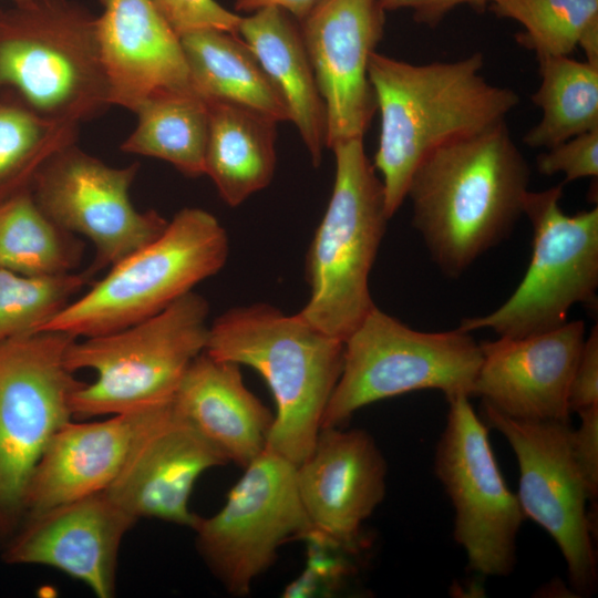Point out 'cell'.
Here are the masks:
<instances>
[{"label":"cell","instance_id":"obj_36","mask_svg":"<svg viewBox=\"0 0 598 598\" xmlns=\"http://www.w3.org/2000/svg\"><path fill=\"white\" fill-rule=\"evenodd\" d=\"M569 410L580 412L598 405V329L586 336L569 389Z\"/></svg>","mask_w":598,"mask_h":598},{"label":"cell","instance_id":"obj_37","mask_svg":"<svg viewBox=\"0 0 598 598\" xmlns=\"http://www.w3.org/2000/svg\"><path fill=\"white\" fill-rule=\"evenodd\" d=\"M492 0H379L382 9L395 11L410 9L416 22L436 27L443 18L458 6L467 4L475 10H484Z\"/></svg>","mask_w":598,"mask_h":598},{"label":"cell","instance_id":"obj_21","mask_svg":"<svg viewBox=\"0 0 598 598\" xmlns=\"http://www.w3.org/2000/svg\"><path fill=\"white\" fill-rule=\"evenodd\" d=\"M100 1L96 33L111 105L134 112L157 93L194 91L181 37L152 0Z\"/></svg>","mask_w":598,"mask_h":598},{"label":"cell","instance_id":"obj_40","mask_svg":"<svg viewBox=\"0 0 598 598\" xmlns=\"http://www.w3.org/2000/svg\"><path fill=\"white\" fill-rule=\"evenodd\" d=\"M14 2V4H21V3H24V2H28L30 0H12Z\"/></svg>","mask_w":598,"mask_h":598},{"label":"cell","instance_id":"obj_17","mask_svg":"<svg viewBox=\"0 0 598 598\" xmlns=\"http://www.w3.org/2000/svg\"><path fill=\"white\" fill-rule=\"evenodd\" d=\"M136 522L103 491L24 519L3 547L2 559L55 568L96 597L111 598L121 543Z\"/></svg>","mask_w":598,"mask_h":598},{"label":"cell","instance_id":"obj_7","mask_svg":"<svg viewBox=\"0 0 598 598\" xmlns=\"http://www.w3.org/2000/svg\"><path fill=\"white\" fill-rule=\"evenodd\" d=\"M229 240L209 212L186 207L153 241L116 265L42 330L74 338L113 332L147 319L226 264Z\"/></svg>","mask_w":598,"mask_h":598},{"label":"cell","instance_id":"obj_30","mask_svg":"<svg viewBox=\"0 0 598 598\" xmlns=\"http://www.w3.org/2000/svg\"><path fill=\"white\" fill-rule=\"evenodd\" d=\"M91 277L87 270L25 276L0 268V343L42 331Z\"/></svg>","mask_w":598,"mask_h":598},{"label":"cell","instance_id":"obj_28","mask_svg":"<svg viewBox=\"0 0 598 598\" xmlns=\"http://www.w3.org/2000/svg\"><path fill=\"white\" fill-rule=\"evenodd\" d=\"M83 243L40 208L31 188L0 200V268L25 276L73 272Z\"/></svg>","mask_w":598,"mask_h":598},{"label":"cell","instance_id":"obj_10","mask_svg":"<svg viewBox=\"0 0 598 598\" xmlns=\"http://www.w3.org/2000/svg\"><path fill=\"white\" fill-rule=\"evenodd\" d=\"M563 188L561 183L528 190L523 214L533 228V252L524 278L501 307L463 319L458 329L526 337L565 324L574 305L592 302L598 287V208L565 214Z\"/></svg>","mask_w":598,"mask_h":598},{"label":"cell","instance_id":"obj_18","mask_svg":"<svg viewBox=\"0 0 598 598\" xmlns=\"http://www.w3.org/2000/svg\"><path fill=\"white\" fill-rule=\"evenodd\" d=\"M386 471L367 431L321 429L312 452L297 465L300 498L313 529L353 554L359 550L361 526L385 496Z\"/></svg>","mask_w":598,"mask_h":598},{"label":"cell","instance_id":"obj_12","mask_svg":"<svg viewBox=\"0 0 598 598\" xmlns=\"http://www.w3.org/2000/svg\"><path fill=\"white\" fill-rule=\"evenodd\" d=\"M215 515L193 527L196 547L226 590L246 596L289 539H303L312 524L302 505L297 465L264 448L245 468Z\"/></svg>","mask_w":598,"mask_h":598},{"label":"cell","instance_id":"obj_8","mask_svg":"<svg viewBox=\"0 0 598 598\" xmlns=\"http://www.w3.org/2000/svg\"><path fill=\"white\" fill-rule=\"evenodd\" d=\"M470 333L414 330L374 307L344 340L342 371L321 429L339 427L368 404L413 391L473 395L482 350Z\"/></svg>","mask_w":598,"mask_h":598},{"label":"cell","instance_id":"obj_2","mask_svg":"<svg viewBox=\"0 0 598 598\" xmlns=\"http://www.w3.org/2000/svg\"><path fill=\"white\" fill-rule=\"evenodd\" d=\"M475 52L450 62L413 64L374 52L369 62L381 128L373 166L382 176L391 218L413 173L434 150L506 121L518 94L488 82Z\"/></svg>","mask_w":598,"mask_h":598},{"label":"cell","instance_id":"obj_26","mask_svg":"<svg viewBox=\"0 0 598 598\" xmlns=\"http://www.w3.org/2000/svg\"><path fill=\"white\" fill-rule=\"evenodd\" d=\"M137 122L121 150L165 161L190 177L204 175L208 107L194 91L157 93L133 112Z\"/></svg>","mask_w":598,"mask_h":598},{"label":"cell","instance_id":"obj_38","mask_svg":"<svg viewBox=\"0 0 598 598\" xmlns=\"http://www.w3.org/2000/svg\"><path fill=\"white\" fill-rule=\"evenodd\" d=\"M316 0H235V12L250 13L266 7H278L300 21Z\"/></svg>","mask_w":598,"mask_h":598},{"label":"cell","instance_id":"obj_27","mask_svg":"<svg viewBox=\"0 0 598 598\" xmlns=\"http://www.w3.org/2000/svg\"><path fill=\"white\" fill-rule=\"evenodd\" d=\"M540 84L532 102L540 121L523 137L532 148H551L598 128V66L568 55L537 58Z\"/></svg>","mask_w":598,"mask_h":598},{"label":"cell","instance_id":"obj_29","mask_svg":"<svg viewBox=\"0 0 598 598\" xmlns=\"http://www.w3.org/2000/svg\"><path fill=\"white\" fill-rule=\"evenodd\" d=\"M79 124L42 116L17 93L0 90V200L27 188L47 161L76 143Z\"/></svg>","mask_w":598,"mask_h":598},{"label":"cell","instance_id":"obj_3","mask_svg":"<svg viewBox=\"0 0 598 598\" xmlns=\"http://www.w3.org/2000/svg\"><path fill=\"white\" fill-rule=\"evenodd\" d=\"M344 342L268 303L231 308L208 329L205 352L246 364L267 382L277 412L265 448L298 465L312 452L340 378Z\"/></svg>","mask_w":598,"mask_h":598},{"label":"cell","instance_id":"obj_24","mask_svg":"<svg viewBox=\"0 0 598 598\" xmlns=\"http://www.w3.org/2000/svg\"><path fill=\"white\" fill-rule=\"evenodd\" d=\"M206 103L204 175L213 181L221 199L236 207L266 188L274 177L278 122L240 105Z\"/></svg>","mask_w":598,"mask_h":598},{"label":"cell","instance_id":"obj_33","mask_svg":"<svg viewBox=\"0 0 598 598\" xmlns=\"http://www.w3.org/2000/svg\"><path fill=\"white\" fill-rule=\"evenodd\" d=\"M539 174L563 173V184L598 175V128L574 136L540 153L536 158Z\"/></svg>","mask_w":598,"mask_h":598},{"label":"cell","instance_id":"obj_13","mask_svg":"<svg viewBox=\"0 0 598 598\" xmlns=\"http://www.w3.org/2000/svg\"><path fill=\"white\" fill-rule=\"evenodd\" d=\"M484 415L511 445L519 467L517 497L523 512L558 546L569 585L590 596L598 580L587 513L592 501L571 452L569 422L509 417L484 404Z\"/></svg>","mask_w":598,"mask_h":598},{"label":"cell","instance_id":"obj_35","mask_svg":"<svg viewBox=\"0 0 598 598\" xmlns=\"http://www.w3.org/2000/svg\"><path fill=\"white\" fill-rule=\"evenodd\" d=\"M578 414L580 425L571 430V452L594 501L598 494V405Z\"/></svg>","mask_w":598,"mask_h":598},{"label":"cell","instance_id":"obj_5","mask_svg":"<svg viewBox=\"0 0 598 598\" xmlns=\"http://www.w3.org/2000/svg\"><path fill=\"white\" fill-rule=\"evenodd\" d=\"M44 117L80 124L111 106L96 17L71 0L0 11V90Z\"/></svg>","mask_w":598,"mask_h":598},{"label":"cell","instance_id":"obj_23","mask_svg":"<svg viewBox=\"0 0 598 598\" xmlns=\"http://www.w3.org/2000/svg\"><path fill=\"white\" fill-rule=\"evenodd\" d=\"M239 37L279 91L313 166L327 148V111L299 21L278 7L241 16Z\"/></svg>","mask_w":598,"mask_h":598},{"label":"cell","instance_id":"obj_25","mask_svg":"<svg viewBox=\"0 0 598 598\" xmlns=\"http://www.w3.org/2000/svg\"><path fill=\"white\" fill-rule=\"evenodd\" d=\"M194 91L205 101H220L289 121L286 104L258 59L237 33L206 29L181 37Z\"/></svg>","mask_w":598,"mask_h":598},{"label":"cell","instance_id":"obj_39","mask_svg":"<svg viewBox=\"0 0 598 598\" xmlns=\"http://www.w3.org/2000/svg\"><path fill=\"white\" fill-rule=\"evenodd\" d=\"M578 47L586 55V61L598 66V19L594 20L582 32Z\"/></svg>","mask_w":598,"mask_h":598},{"label":"cell","instance_id":"obj_1","mask_svg":"<svg viewBox=\"0 0 598 598\" xmlns=\"http://www.w3.org/2000/svg\"><path fill=\"white\" fill-rule=\"evenodd\" d=\"M530 171L506 121L430 153L412 175V224L450 278L503 241L523 215Z\"/></svg>","mask_w":598,"mask_h":598},{"label":"cell","instance_id":"obj_11","mask_svg":"<svg viewBox=\"0 0 598 598\" xmlns=\"http://www.w3.org/2000/svg\"><path fill=\"white\" fill-rule=\"evenodd\" d=\"M470 396H447L445 427L436 444L434 472L454 507L455 542L471 570L506 577L516 566L517 535L526 519L506 485L485 424Z\"/></svg>","mask_w":598,"mask_h":598},{"label":"cell","instance_id":"obj_9","mask_svg":"<svg viewBox=\"0 0 598 598\" xmlns=\"http://www.w3.org/2000/svg\"><path fill=\"white\" fill-rule=\"evenodd\" d=\"M76 338L44 330L0 343V549L22 524L27 489L55 432L73 420L85 382L65 364Z\"/></svg>","mask_w":598,"mask_h":598},{"label":"cell","instance_id":"obj_4","mask_svg":"<svg viewBox=\"0 0 598 598\" xmlns=\"http://www.w3.org/2000/svg\"><path fill=\"white\" fill-rule=\"evenodd\" d=\"M330 150L336 159L334 182L307 252L310 297L298 315L344 342L375 307L369 276L390 218L383 185L363 138L341 141Z\"/></svg>","mask_w":598,"mask_h":598},{"label":"cell","instance_id":"obj_34","mask_svg":"<svg viewBox=\"0 0 598 598\" xmlns=\"http://www.w3.org/2000/svg\"><path fill=\"white\" fill-rule=\"evenodd\" d=\"M152 1L179 37L206 29L238 34L241 14L226 9L217 0Z\"/></svg>","mask_w":598,"mask_h":598},{"label":"cell","instance_id":"obj_32","mask_svg":"<svg viewBox=\"0 0 598 598\" xmlns=\"http://www.w3.org/2000/svg\"><path fill=\"white\" fill-rule=\"evenodd\" d=\"M302 540L307 543V566L303 573L283 591V597H311L333 592L353 566L346 554H353L323 534L311 530Z\"/></svg>","mask_w":598,"mask_h":598},{"label":"cell","instance_id":"obj_31","mask_svg":"<svg viewBox=\"0 0 598 598\" xmlns=\"http://www.w3.org/2000/svg\"><path fill=\"white\" fill-rule=\"evenodd\" d=\"M492 10L517 21V42L536 58L569 55L585 29L598 19V0H492Z\"/></svg>","mask_w":598,"mask_h":598},{"label":"cell","instance_id":"obj_20","mask_svg":"<svg viewBox=\"0 0 598 598\" xmlns=\"http://www.w3.org/2000/svg\"><path fill=\"white\" fill-rule=\"evenodd\" d=\"M227 463L225 456L172 406L137 441L124 466L104 491L125 513L193 528L198 515L189 509L197 478Z\"/></svg>","mask_w":598,"mask_h":598},{"label":"cell","instance_id":"obj_14","mask_svg":"<svg viewBox=\"0 0 598 598\" xmlns=\"http://www.w3.org/2000/svg\"><path fill=\"white\" fill-rule=\"evenodd\" d=\"M137 171V163L113 167L73 143L53 154L32 183L45 215L95 246L91 276L156 239L168 224L157 212H140L132 204L130 188Z\"/></svg>","mask_w":598,"mask_h":598},{"label":"cell","instance_id":"obj_15","mask_svg":"<svg viewBox=\"0 0 598 598\" xmlns=\"http://www.w3.org/2000/svg\"><path fill=\"white\" fill-rule=\"evenodd\" d=\"M379 0H316L299 21L327 111V148L363 138L374 113L371 55L382 40Z\"/></svg>","mask_w":598,"mask_h":598},{"label":"cell","instance_id":"obj_16","mask_svg":"<svg viewBox=\"0 0 598 598\" xmlns=\"http://www.w3.org/2000/svg\"><path fill=\"white\" fill-rule=\"evenodd\" d=\"M586 339L580 320L542 333L480 343L473 395L517 420L569 422V389Z\"/></svg>","mask_w":598,"mask_h":598},{"label":"cell","instance_id":"obj_22","mask_svg":"<svg viewBox=\"0 0 598 598\" xmlns=\"http://www.w3.org/2000/svg\"><path fill=\"white\" fill-rule=\"evenodd\" d=\"M240 365L202 352L173 398L175 414L245 468L267 443L275 416L244 384Z\"/></svg>","mask_w":598,"mask_h":598},{"label":"cell","instance_id":"obj_19","mask_svg":"<svg viewBox=\"0 0 598 598\" xmlns=\"http://www.w3.org/2000/svg\"><path fill=\"white\" fill-rule=\"evenodd\" d=\"M172 401L109 415L103 421L62 425L30 480L23 520L51 507L105 491L137 441L171 409ZM22 520V522H23Z\"/></svg>","mask_w":598,"mask_h":598},{"label":"cell","instance_id":"obj_6","mask_svg":"<svg viewBox=\"0 0 598 598\" xmlns=\"http://www.w3.org/2000/svg\"><path fill=\"white\" fill-rule=\"evenodd\" d=\"M209 306L189 291L126 328L72 341L65 364L91 369L93 383L71 396L73 417L107 416L172 401L190 363L205 351Z\"/></svg>","mask_w":598,"mask_h":598}]
</instances>
